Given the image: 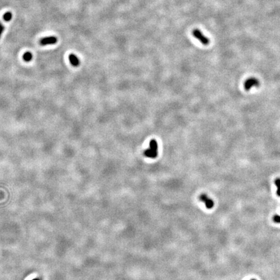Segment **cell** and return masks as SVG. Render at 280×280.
<instances>
[{"mask_svg": "<svg viewBox=\"0 0 280 280\" xmlns=\"http://www.w3.org/2000/svg\"><path fill=\"white\" fill-rule=\"evenodd\" d=\"M150 147L148 149H147L144 152L145 156L149 158H156L158 156V143L155 140H152L149 144Z\"/></svg>", "mask_w": 280, "mask_h": 280, "instance_id": "obj_1", "label": "cell"}, {"mask_svg": "<svg viewBox=\"0 0 280 280\" xmlns=\"http://www.w3.org/2000/svg\"><path fill=\"white\" fill-rule=\"evenodd\" d=\"M192 33H193V35L194 36L195 38L200 41V42L202 43L203 45L207 46L209 43V42H210L209 39L208 38H207V37L201 32V30L197 29H194L193 30Z\"/></svg>", "mask_w": 280, "mask_h": 280, "instance_id": "obj_2", "label": "cell"}, {"mask_svg": "<svg viewBox=\"0 0 280 280\" xmlns=\"http://www.w3.org/2000/svg\"><path fill=\"white\" fill-rule=\"evenodd\" d=\"M57 42V37H55V36H50L48 37H44V38L40 40V44L41 46H47L55 44Z\"/></svg>", "mask_w": 280, "mask_h": 280, "instance_id": "obj_3", "label": "cell"}, {"mask_svg": "<svg viewBox=\"0 0 280 280\" xmlns=\"http://www.w3.org/2000/svg\"><path fill=\"white\" fill-rule=\"evenodd\" d=\"M199 199H200L201 201L203 202L205 204L206 208H208V209H211L214 206L213 201H212L211 198H209L208 197V196L206 194L201 195V196L199 197Z\"/></svg>", "mask_w": 280, "mask_h": 280, "instance_id": "obj_4", "label": "cell"}, {"mask_svg": "<svg viewBox=\"0 0 280 280\" xmlns=\"http://www.w3.org/2000/svg\"><path fill=\"white\" fill-rule=\"evenodd\" d=\"M259 80L254 77H251L247 79L245 83V88L246 90H250L252 86H259Z\"/></svg>", "mask_w": 280, "mask_h": 280, "instance_id": "obj_5", "label": "cell"}, {"mask_svg": "<svg viewBox=\"0 0 280 280\" xmlns=\"http://www.w3.org/2000/svg\"><path fill=\"white\" fill-rule=\"evenodd\" d=\"M69 60L71 64L74 67H78L80 65V60L75 55L70 54L69 55Z\"/></svg>", "mask_w": 280, "mask_h": 280, "instance_id": "obj_6", "label": "cell"}, {"mask_svg": "<svg viewBox=\"0 0 280 280\" xmlns=\"http://www.w3.org/2000/svg\"><path fill=\"white\" fill-rule=\"evenodd\" d=\"M23 59L24 60V61H26L27 62H30L31 60L33 59V55H32V53H31L29 51L26 52L23 55Z\"/></svg>", "mask_w": 280, "mask_h": 280, "instance_id": "obj_7", "label": "cell"}, {"mask_svg": "<svg viewBox=\"0 0 280 280\" xmlns=\"http://www.w3.org/2000/svg\"><path fill=\"white\" fill-rule=\"evenodd\" d=\"M12 15L11 12H6L5 14H4L3 19L6 22H9L12 19Z\"/></svg>", "mask_w": 280, "mask_h": 280, "instance_id": "obj_8", "label": "cell"}, {"mask_svg": "<svg viewBox=\"0 0 280 280\" xmlns=\"http://www.w3.org/2000/svg\"><path fill=\"white\" fill-rule=\"evenodd\" d=\"M274 183H275L276 185L277 186V188H278L277 195H278V196L280 197V178L276 179V180L274 181Z\"/></svg>", "mask_w": 280, "mask_h": 280, "instance_id": "obj_9", "label": "cell"}, {"mask_svg": "<svg viewBox=\"0 0 280 280\" xmlns=\"http://www.w3.org/2000/svg\"><path fill=\"white\" fill-rule=\"evenodd\" d=\"M273 221L276 223H280V216L279 215H274L273 217Z\"/></svg>", "mask_w": 280, "mask_h": 280, "instance_id": "obj_10", "label": "cell"}, {"mask_svg": "<svg viewBox=\"0 0 280 280\" xmlns=\"http://www.w3.org/2000/svg\"><path fill=\"white\" fill-rule=\"evenodd\" d=\"M4 29H5V27H4V26H3V25H2V26H0V37H1V35L3 33Z\"/></svg>", "mask_w": 280, "mask_h": 280, "instance_id": "obj_11", "label": "cell"}, {"mask_svg": "<svg viewBox=\"0 0 280 280\" xmlns=\"http://www.w3.org/2000/svg\"><path fill=\"white\" fill-rule=\"evenodd\" d=\"M33 280H41V279H40V278H34V279H33Z\"/></svg>", "mask_w": 280, "mask_h": 280, "instance_id": "obj_12", "label": "cell"}, {"mask_svg": "<svg viewBox=\"0 0 280 280\" xmlns=\"http://www.w3.org/2000/svg\"><path fill=\"white\" fill-rule=\"evenodd\" d=\"M2 26V24L1 22H0V26Z\"/></svg>", "mask_w": 280, "mask_h": 280, "instance_id": "obj_13", "label": "cell"}, {"mask_svg": "<svg viewBox=\"0 0 280 280\" xmlns=\"http://www.w3.org/2000/svg\"><path fill=\"white\" fill-rule=\"evenodd\" d=\"M251 280H256V279H251Z\"/></svg>", "mask_w": 280, "mask_h": 280, "instance_id": "obj_14", "label": "cell"}]
</instances>
